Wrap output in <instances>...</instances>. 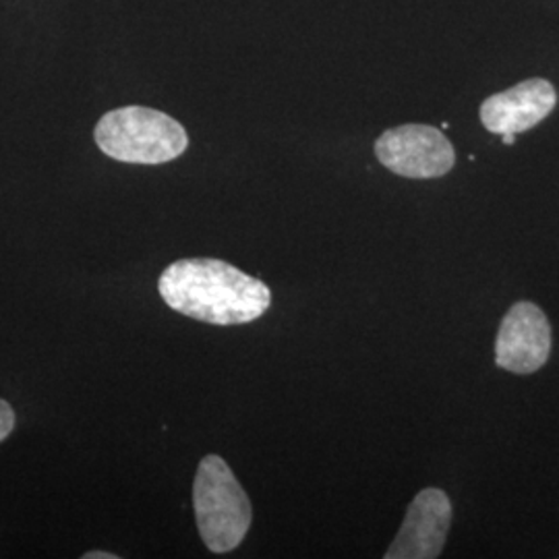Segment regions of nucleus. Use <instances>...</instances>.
Instances as JSON below:
<instances>
[{
  "label": "nucleus",
  "instance_id": "1",
  "mask_svg": "<svg viewBox=\"0 0 559 559\" xmlns=\"http://www.w3.org/2000/svg\"><path fill=\"white\" fill-rule=\"evenodd\" d=\"M158 290L180 316L214 325L251 323L272 305V293L261 280L212 258L170 263L162 272Z\"/></svg>",
  "mask_w": 559,
  "mask_h": 559
},
{
  "label": "nucleus",
  "instance_id": "2",
  "mask_svg": "<svg viewBox=\"0 0 559 559\" xmlns=\"http://www.w3.org/2000/svg\"><path fill=\"white\" fill-rule=\"evenodd\" d=\"M102 152L127 164H166L185 154L189 138L179 120L145 106H124L96 124Z\"/></svg>",
  "mask_w": 559,
  "mask_h": 559
},
{
  "label": "nucleus",
  "instance_id": "3",
  "mask_svg": "<svg viewBox=\"0 0 559 559\" xmlns=\"http://www.w3.org/2000/svg\"><path fill=\"white\" fill-rule=\"evenodd\" d=\"M193 506L201 539L214 554L235 551L251 528V501L218 454H207L198 466Z\"/></svg>",
  "mask_w": 559,
  "mask_h": 559
},
{
  "label": "nucleus",
  "instance_id": "4",
  "mask_svg": "<svg viewBox=\"0 0 559 559\" xmlns=\"http://www.w3.org/2000/svg\"><path fill=\"white\" fill-rule=\"evenodd\" d=\"M378 160L406 179H440L456 164V152L440 129L429 124H402L376 141Z\"/></svg>",
  "mask_w": 559,
  "mask_h": 559
},
{
  "label": "nucleus",
  "instance_id": "5",
  "mask_svg": "<svg viewBox=\"0 0 559 559\" xmlns=\"http://www.w3.org/2000/svg\"><path fill=\"white\" fill-rule=\"evenodd\" d=\"M551 355V325L539 305L519 300L501 320L496 362L516 376L539 371Z\"/></svg>",
  "mask_w": 559,
  "mask_h": 559
},
{
  "label": "nucleus",
  "instance_id": "6",
  "mask_svg": "<svg viewBox=\"0 0 559 559\" xmlns=\"http://www.w3.org/2000/svg\"><path fill=\"white\" fill-rule=\"evenodd\" d=\"M452 524V501L438 487H427L411 501L385 559L440 558Z\"/></svg>",
  "mask_w": 559,
  "mask_h": 559
},
{
  "label": "nucleus",
  "instance_id": "7",
  "mask_svg": "<svg viewBox=\"0 0 559 559\" xmlns=\"http://www.w3.org/2000/svg\"><path fill=\"white\" fill-rule=\"evenodd\" d=\"M558 104L556 87L545 80H526L480 104V122L489 133L519 135L547 119Z\"/></svg>",
  "mask_w": 559,
  "mask_h": 559
},
{
  "label": "nucleus",
  "instance_id": "8",
  "mask_svg": "<svg viewBox=\"0 0 559 559\" xmlns=\"http://www.w3.org/2000/svg\"><path fill=\"white\" fill-rule=\"evenodd\" d=\"M15 429V413L7 400L0 399V443L7 440Z\"/></svg>",
  "mask_w": 559,
  "mask_h": 559
},
{
  "label": "nucleus",
  "instance_id": "9",
  "mask_svg": "<svg viewBox=\"0 0 559 559\" xmlns=\"http://www.w3.org/2000/svg\"><path fill=\"white\" fill-rule=\"evenodd\" d=\"M83 559H119L117 554H104V551H90V554H85Z\"/></svg>",
  "mask_w": 559,
  "mask_h": 559
},
{
  "label": "nucleus",
  "instance_id": "10",
  "mask_svg": "<svg viewBox=\"0 0 559 559\" xmlns=\"http://www.w3.org/2000/svg\"><path fill=\"white\" fill-rule=\"evenodd\" d=\"M501 141H503L506 145H512V143L516 141V135H512V133H508V135H501Z\"/></svg>",
  "mask_w": 559,
  "mask_h": 559
}]
</instances>
